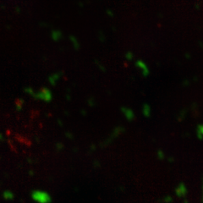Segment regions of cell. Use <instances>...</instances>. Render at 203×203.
<instances>
[{"instance_id": "4", "label": "cell", "mask_w": 203, "mask_h": 203, "mask_svg": "<svg viewBox=\"0 0 203 203\" xmlns=\"http://www.w3.org/2000/svg\"><path fill=\"white\" fill-rule=\"evenodd\" d=\"M70 39L72 44H73V46L75 47V49H78L79 47H80V45H79V42H78L77 39H76V38H75L74 36H70Z\"/></svg>"}, {"instance_id": "5", "label": "cell", "mask_w": 203, "mask_h": 203, "mask_svg": "<svg viewBox=\"0 0 203 203\" xmlns=\"http://www.w3.org/2000/svg\"><path fill=\"white\" fill-rule=\"evenodd\" d=\"M179 191H181V192H182V193H181V196H182V195H185V193H186V188H185V186L184 185H180L179 187H178V189L176 190V192H179Z\"/></svg>"}, {"instance_id": "1", "label": "cell", "mask_w": 203, "mask_h": 203, "mask_svg": "<svg viewBox=\"0 0 203 203\" xmlns=\"http://www.w3.org/2000/svg\"><path fill=\"white\" fill-rule=\"evenodd\" d=\"M33 198L41 203H47L49 202V196L42 192H35L33 195Z\"/></svg>"}, {"instance_id": "2", "label": "cell", "mask_w": 203, "mask_h": 203, "mask_svg": "<svg viewBox=\"0 0 203 203\" xmlns=\"http://www.w3.org/2000/svg\"><path fill=\"white\" fill-rule=\"evenodd\" d=\"M136 66H137V68L141 71L142 75H148V73H149V70H148V68H147L146 64L144 63L143 61H141V60H138V61L136 62Z\"/></svg>"}, {"instance_id": "6", "label": "cell", "mask_w": 203, "mask_h": 203, "mask_svg": "<svg viewBox=\"0 0 203 203\" xmlns=\"http://www.w3.org/2000/svg\"><path fill=\"white\" fill-rule=\"evenodd\" d=\"M197 134H198V135H199L200 137L203 138V125H201V126L198 127V129H197Z\"/></svg>"}, {"instance_id": "3", "label": "cell", "mask_w": 203, "mask_h": 203, "mask_svg": "<svg viewBox=\"0 0 203 203\" xmlns=\"http://www.w3.org/2000/svg\"><path fill=\"white\" fill-rule=\"evenodd\" d=\"M51 36H52V38H53V41L57 42V41H59V40L61 39V37H62V32H61L60 31H59V30H54V31H52Z\"/></svg>"}]
</instances>
